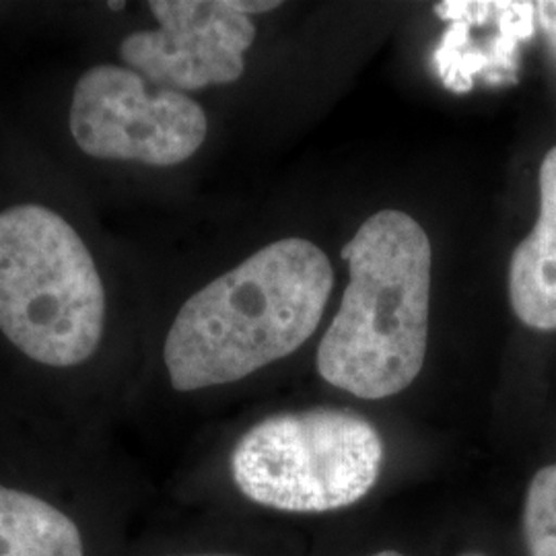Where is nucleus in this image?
I'll use <instances>...</instances> for the list:
<instances>
[{
	"label": "nucleus",
	"instance_id": "nucleus-1",
	"mask_svg": "<svg viewBox=\"0 0 556 556\" xmlns=\"http://www.w3.org/2000/svg\"><path fill=\"white\" fill-rule=\"evenodd\" d=\"M332 287V264L316 243L262 248L179 307L163 346L172 386H225L289 357L316 332Z\"/></svg>",
	"mask_w": 556,
	"mask_h": 556
},
{
	"label": "nucleus",
	"instance_id": "nucleus-2",
	"mask_svg": "<svg viewBox=\"0 0 556 556\" xmlns=\"http://www.w3.org/2000/svg\"><path fill=\"white\" fill-rule=\"evenodd\" d=\"M349 285L318 349L330 386L363 400L404 392L429 342L431 241L417 220L379 211L342 248Z\"/></svg>",
	"mask_w": 556,
	"mask_h": 556
},
{
	"label": "nucleus",
	"instance_id": "nucleus-3",
	"mask_svg": "<svg viewBox=\"0 0 556 556\" xmlns=\"http://www.w3.org/2000/svg\"><path fill=\"white\" fill-rule=\"evenodd\" d=\"M105 291L79 233L54 211L0 213V330L23 355L75 367L100 346Z\"/></svg>",
	"mask_w": 556,
	"mask_h": 556
},
{
	"label": "nucleus",
	"instance_id": "nucleus-4",
	"mask_svg": "<svg viewBox=\"0 0 556 556\" xmlns=\"http://www.w3.org/2000/svg\"><path fill=\"white\" fill-rule=\"evenodd\" d=\"M383 439L351 410L309 408L264 418L239 439V491L278 511L326 514L355 505L378 482Z\"/></svg>",
	"mask_w": 556,
	"mask_h": 556
},
{
	"label": "nucleus",
	"instance_id": "nucleus-5",
	"mask_svg": "<svg viewBox=\"0 0 556 556\" xmlns=\"http://www.w3.org/2000/svg\"><path fill=\"white\" fill-rule=\"evenodd\" d=\"M68 124L83 153L153 167L190 160L208 130L197 101L179 91H153L139 73L112 64L80 77Z\"/></svg>",
	"mask_w": 556,
	"mask_h": 556
},
{
	"label": "nucleus",
	"instance_id": "nucleus-6",
	"mask_svg": "<svg viewBox=\"0 0 556 556\" xmlns=\"http://www.w3.org/2000/svg\"><path fill=\"white\" fill-rule=\"evenodd\" d=\"M149 9L160 27L135 31L119 46L122 60L142 79L181 93L243 75L256 27L229 0H151Z\"/></svg>",
	"mask_w": 556,
	"mask_h": 556
},
{
	"label": "nucleus",
	"instance_id": "nucleus-7",
	"mask_svg": "<svg viewBox=\"0 0 556 556\" xmlns=\"http://www.w3.org/2000/svg\"><path fill=\"white\" fill-rule=\"evenodd\" d=\"M509 299L519 321L556 330V147L540 165V215L509 264Z\"/></svg>",
	"mask_w": 556,
	"mask_h": 556
},
{
	"label": "nucleus",
	"instance_id": "nucleus-8",
	"mask_svg": "<svg viewBox=\"0 0 556 556\" xmlns=\"http://www.w3.org/2000/svg\"><path fill=\"white\" fill-rule=\"evenodd\" d=\"M0 556H85L77 523L43 498L0 486Z\"/></svg>",
	"mask_w": 556,
	"mask_h": 556
},
{
	"label": "nucleus",
	"instance_id": "nucleus-9",
	"mask_svg": "<svg viewBox=\"0 0 556 556\" xmlns=\"http://www.w3.org/2000/svg\"><path fill=\"white\" fill-rule=\"evenodd\" d=\"M521 528L528 556H556V464L540 468L530 480Z\"/></svg>",
	"mask_w": 556,
	"mask_h": 556
},
{
	"label": "nucleus",
	"instance_id": "nucleus-10",
	"mask_svg": "<svg viewBox=\"0 0 556 556\" xmlns=\"http://www.w3.org/2000/svg\"><path fill=\"white\" fill-rule=\"evenodd\" d=\"M536 13L556 52V2H538Z\"/></svg>",
	"mask_w": 556,
	"mask_h": 556
},
{
	"label": "nucleus",
	"instance_id": "nucleus-11",
	"mask_svg": "<svg viewBox=\"0 0 556 556\" xmlns=\"http://www.w3.org/2000/svg\"><path fill=\"white\" fill-rule=\"evenodd\" d=\"M229 4L239 11L241 15H256V13H268V11H275L280 7V2L277 0H229Z\"/></svg>",
	"mask_w": 556,
	"mask_h": 556
},
{
	"label": "nucleus",
	"instance_id": "nucleus-12",
	"mask_svg": "<svg viewBox=\"0 0 556 556\" xmlns=\"http://www.w3.org/2000/svg\"><path fill=\"white\" fill-rule=\"evenodd\" d=\"M369 556H406L402 555V553H396V551H383V553H376V555Z\"/></svg>",
	"mask_w": 556,
	"mask_h": 556
},
{
	"label": "nucleus",
	"instance_id": "nucleus-13",
	"mask_svg": "<svg viewBox=\"0 0 556 556\" xmlns=\"http://www.w3.org/2000/svg\"><path fill=\"white\" fill-rule=\"evenodd\" d=\"M110 7H112V9H116V11H119V9L124 7V2H110Z\"/></svg>",
	"mask_w": 556,
	"mask_h": 556
},
{
	"label": "nucleus",
	"instance_id": "nucleus-14",
	"mask_svg": "<svg viewBox=\"0 0 556 556\" xmlns=\"http://www.w3.org/2000/svg\"><path fill=\"white\" fill-rule=\"evenodd\" d=\"M459 556H486V555H482V553H464V555H459Z\"/></svg>",
	"mask_w": 556,
	"mask_h": 556
},
{
	"label": "nucleus",
	"instance_id": "nucleus-15",
	"mask_svg": "<svg viewBox=\"0 0 556 556\" xmlns=\"http://www.w3.org/2000/svg\"><path fill=\"white\" fill-rule=\"evenodd\" d=\"M197 556H206V555H197Z\"/></svg>",
	"mask_w": 556,
	"mask_h": 556
}]
</instances>
